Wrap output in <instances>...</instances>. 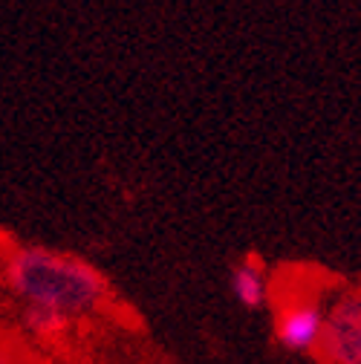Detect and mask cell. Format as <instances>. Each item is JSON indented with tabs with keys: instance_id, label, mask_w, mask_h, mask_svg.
<instances>
[{
	"instance_id": "obj_1",
	"label": "cell",
	"mask_w": 361,
	"mask_h": 364,
	"mask_svg": "<svg viewBox=\"0 0 361 364\" xmlns=\"http://www.w3.org/2000/svg\"><path fill=\"white\" fill-rule=\"evenodd\" d=\"M0 287L18 304L75 324L110 304V284L87 257L53 246L21 243L0 255Z\"/></svg>"
},
{
	"instance_id": "obj_2",
	"label": "cell",
	"mask_w": 361,
	"mask_h": 364,
	"mask_svg": "<svg viewBox=\"0 0 361 364\" xmlns=\"http://www.w3.org/2000/svg\"><path fill=\"white\" fill-rule=\"evenodd\" d=\"M275 341L289 353H318L324 333V312L327 301L312 289H284L275 292Z\"/></svg>"
},
{
	"instance_id": "obj_3",
	"label": "cell",
	"mask_w": 361,
	"mask_h": 364,
	"mask_svg": "<svg viewBox=\"0 0 361 364\" xmlns=\"http://www.w3.org/2000/svg\"><path fill=\"white\" fill-rule=\"evenodd\" d=\"M318 355L327 364H361V287L344 289L327 304Z\"/></svg>"
},
{
	"instance_id": "obj_4",
	"label": "cell",
	"mask_w": 361,
	"mask_h": 364,
	"mask_svg": "<svg viewBox=\"0 0 361 364\" xmlns=\"http://www.w3.org/2000/svg\"><path fill=\"white\" fill-rule=\"evenodd\" d=\"M229 289L243 309H263L266 304H272L275 284L257 257H243L229 272Z\"/></svg>"
},
{
	"instance_id": "obj_5",
	"label": "cell",
	"mask_w": 361,
	"mask_h": 364,
	"mask_svg": "<svg viewBox=\"0 0 361 364\" xmlns=\"http://www.w3.org/2000/svg\"><path fill=\"white\" fill-rule=\"evenodd\" d=\"M21 327L38 341H58L72 330V324L64 321V318H58L53 312H43V309H32V306L21 309Z\"/></svg>"
},
{
	"instance_id": "obj_6",
	"label": "cell",
	"mask_w": 361,
	"mask_h": 364,
	"mask_svg": "<svg viewBox=\"0 0 361 364\" xmlns=\"http://www.w3.org/2000/svg\"><path fill=\"white\" fill-rule=\"evenodd\" d=\"M21 355L15 350V344H9L6 338H0V364H18Z\"/></svg>"
},
{
	"instance_id": "obj_7",
	"label": "cell",
	"mask_w": 361,
	"mask_h": 364,
	"mask_svg": "<svg viewBox=\"0 0 361 364\" xmlns=\"http://www.w3.org/2000/svg\"><path fill=\"white\" fill-rule=\"evenodd\" d=\"M18 364H23V361H18Z\"/></svg>"
},
{
	"instance_id": "obj_8",
	"label": "cell",
	"mask_w": 361,
	"mask_h": 364,
	"mask_svg": "<svg viewBox=\"0 0 361 364\" xmlns=\"http://www.w3.org/2000/svg\"><path fill=\"white\" fill-rule=\"evenodd\" d=\"M0 255H4V252H0Z\"/></svg>"
}]
</instances>
